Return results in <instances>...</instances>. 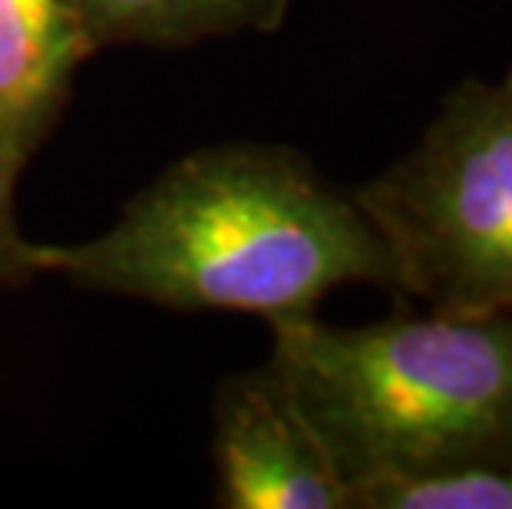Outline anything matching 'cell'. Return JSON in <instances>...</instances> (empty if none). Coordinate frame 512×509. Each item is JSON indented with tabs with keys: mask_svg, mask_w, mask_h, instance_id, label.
Here are the masks:
<instances>
[{
	"mask_svg": "<svg viewBox=\"0 0 512 509\" xmlns=\"http://www.w3.org/2000/svg\"><path fill=\"white\" fill-rule=\"evenodd\" d=\"M43 272L172 311L308 318L331 291H394V268L354 192L294 149L225 143L185 156L106 232L40 245Z\"/></svg>",
	"mask_w": 512,
	"mask_h": 509,
	"instance_id": "1",
	"label": "cell"
},
{
	"mask_svg": "<svg viewBox=\"0 0 512 509\" xmlns=\"http://www.w3.org/2000/svg\"><path fill=\"white\" fill-rule=\"evenodd\" d=\"M268 367L347 486L512 460V314L271 324Z\"/></svg>",
	"mask_w": 512,
	"mask_h": 509,
	"instance_id": "2",
	"label": "cell"
},
{
	"mask_svg": "<svg viewBox=\"0 0 512 509\" xmlns=\"http://www.w3.org/2000/svg\"><path fill=\"white\" fill-rule=\"evenodd\" d=\"M394 295L440 314H512V73L466 80L420 143L354 189Z\"/></svg>",
	"mask_w": 512,
	"mask_h": 509,
	"instance_id": "3",
	"label": "cell"
},
{
	"mask_svg": "<svg viewBox=\"0 0 512 509\" xmlns=\"http://www.w3.org/2000/svg\"><path fill=\"white\" fill-rule=\"evenodd\" d=\"M212 463L225 509H351V486L268 364L215 394Z\"/></svg>",
	"mask_w": 512,
	"mask_h": 509,
	"instance_id": "4",
	"label": "cell"
},
{
	"mask_svg": "<svg viewBox=\"0 0 512 509\" xmlns=\"http://www.w3.org/2000/svg\"><path fill=\"white\" fill-rule=\"evenodd\" d=\"M93 53L83 0H0V156L27 166Z\"/></svg>",
	"mask_w": 512,
	"mask_h": 509,
	"instance_id": "5",
	"label": "cell"
},
{
	"mask_svg": "<svg viewBox=\"0 0 512 509\" xmlns=\"http://www.w3.org/2000/svg\"><path fill=\"white\" fill-rule=\"evenodd\" d=\"M291 0H83L96 53L110 47H192L245 30H278Z\"/></svg>",
	"mask_w": 512,
	"mask_h": 509,
	"instance_id": "6",
	"label": "cell"
},
{
	"mask_svg": "<svg viewBox=\"0 0 512 509\" xmlns=\"http://www.w3.org/2000/svg\"><path fill=\"white\" fill-rule=\"evenodd\" d=\"M351 509H512V460L446 476L361 483Z\"/></svg>",
	"mask_w": 512,
	"mask_h": 509,
	"instance_id": "7",
	"label": "cell"
},
{
	"mask_svg": "<svg viewBox=\"0 0 512 509\" xmlns=\"http://www.w3.org/2000/svg\"><path fill=\"white\" fill-rule=\"evenodd\" d=\"M24 166L0 156V285H24L43 272L40 242H27L17 225L14 189Z\"/></svg>",
	"mask_w": 512,
	"mask_h": 509,
	"instance_id": "8",
	"label": "cell"
},
{
	"mask_svg": "<svg viewBox=\"0 0 512 509\" xmlns=\"http://www.w3.org/2000/svg\"><path fill=\"white\" fill-rule=\"evenodd\" d=\"M509 73H512V67H509Z\"/></svg>",
	"mask_w": 512,
	"mask_h": 509,
	"instance_id": "9",
	"label": "cell"
}]
</instances>
